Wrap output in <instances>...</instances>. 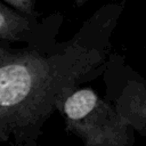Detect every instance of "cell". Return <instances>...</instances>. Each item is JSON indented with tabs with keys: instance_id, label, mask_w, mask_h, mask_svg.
Listing matches in <instances>:
<instances>
[{
	"instance_id": "5b68a950",
	"label": "cell",
	"mask_w": 146,
	"mask_h": 146,
	"mask_svg": "<svg viewBox=\"0 0 146 146\" xmlns=\"http://www.w3.org/2000/svg\"><path fill=\"white\" fill-rule=\"evenodd\" d=\"M25 146H38V144H36V141H32V143H29V144H26Z\"/></svg>"
},
{
	"instance_id": "3957f363",
	"label": "cell",
	"mask_w": 146,
	"mask_h": 146,
	"mask_svg": "<svg viewBox=\"0 0 146 146\" xmlns=\"http://www.w3.org/2000/svg\"><path fill=\"white\" fill-rule=\"evenodd\" d=\"M59 18L40 24L36 18L26 17L0 1V41L24 42L26 46L41 47L55 43Z\"/></svg>"
},
{
	"instance_id": "6da1fadb",
	"label": "cell",
	"mask_w": 146,
	"mask_h": 146,
	"mask_svg": "<svg viewBox=\"0 0 146 146\" xmlns=\"http://www.w3.org/2000/svg\"><path fill=\"white\" fill-rule=\"evenodd\" d=\"M120 5L100 8L67 41L13 48L0 41V144L36 141L44 122L105 67Z\"/></svg>"
},
{
	"instance_id": "277c9868",
	"label": "cell",
	"mask_w": 146,
	"mask_h": 146,
	"mask_svg": "<svg viewBox=\"0 0 146 146\" xmlns=\"http://www.w3.org/2000/svg\"><path fill=\"white\" fill-rule=\"evenodd\" d=\"M6 5L15 9L17 13L31 17V18H36V13H35V2L31 0H6Z\"/></svg>"
},
{
	"instance_id": "7a4b0ae2",
	"label": "cell",
	"mask_w": 146,
	"mask_h": 146,
	"mask_svg": "<svg viewBox=\"0 0 146 146\" xmlns=\"http://www.w3.org/2000/svg\"><path fill=\"white\" fill-rule=\"evenodd\" d=\"M62 113L66 128L80 137L83 146H132V127L117 108L90 88L74 91Z\"/></svg>"
}]
</instances>
